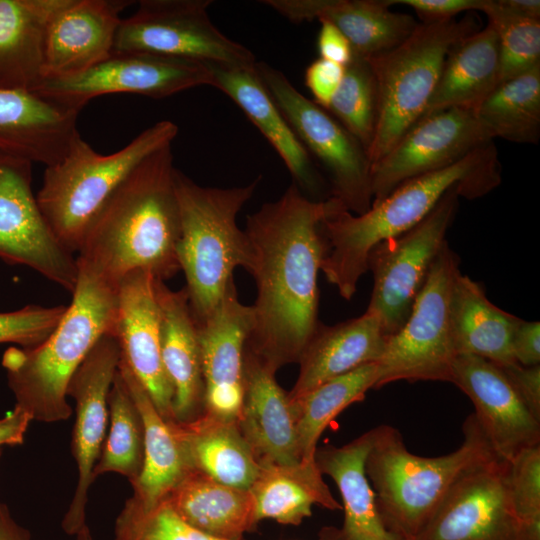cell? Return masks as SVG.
I'll return each instance as SVG.
<instances>
[{
    "instance_id": "cell-52",
    "label": "cell",
    "mask_w": 540,
    "mask_h": 540,
    "mask_svg": "<svg viewBox=\"0 0 540 540\" xmlns=\"http://www.w3.org/2000/svg\"><path fill=\"white\" fill-rule=\"evenodd\" d=\"M76 540H94L88 526L83 525L75 534Z\"/></svg>"
},
{
    "instance_id": "cell-27",
    "label": "cell",
    "mask_w": 540,
    "mask_h": 540,
    "mask_svg": "<svg viewBox=\"0 0 540 540\" xmlns=\"http://www.w3.org/2000/svg\"><path fill=\"white\" fill-rule=\"evenodd\" d=\"M156 295L160 309L161 357L173 389L174 421H190L204 402L197 324L185 287L174 291L157 279Z\"/></svg>"
},
{
    "instance_id": "cell-40",
    "label": "cell",
    "mask_w": 540,
    "mask_h": 540,
    "mask_svg": "<svg viewBox=\"0 0 540 540\" xmlns=\"http://www.w3.org/2000/svg\"><path fill=\"white\" fill-rule=\"evenodd\" d=\"M498 42V84L540 65V20L519 16L499 0H487L482 11Z\"/></svg>"
},
{
    "instance_id": "cell-30",
    "label": "cell",
    "mask_w": 540,
    "mask_h": 540,
    "mask_svg": "<svg viewBox=\"0 0 540 540\" xmlns=\"http://www.w3.org/2000/svg\"><path fill=\"white\" fill-rule=\"evenodd\" d=\"M65 0H0V89L32 91L43 80L45 34Z\"/></svg>"
},
{
    "instance_id": "cell-41",
    "label": "cell",
    "mask_w": 540,
    "mask_h": 540,
    "mask_svg": "<svg viewBox=\"0 0 540 540\" xmlns=\"http://www.w3.org/2000/svg\"><path fill=\"white\" fill-rule=\"evenodd\" d=\"M115 540H226L206 534L183 521L165 502L142 512L128 503L115 525Z\"/></svg>"
},
{
    "instance_id": "cell-2",
    "label": "cell",
    "mask_w": 540,
    "mask_h": 540,
    "mask_svg": "<svg viewBox=\"0 0 540 540\" xmlns=\"http://www.w3.org/2000/svg\"><path fill=\"white\" fill-rule=\"evenodd\" d=\"M171 144L147 156L124 180L87 229L78 265L118 285L145 270L174 277L180 266V214Z\"/></svg>"
},
{
    "instance_id": "cell-12",
    "label": "cell",
    "mask_w": 540,
    "mask_h": 540,
    "mask_svg": "<svg viewBox=\"0 0 540 540\" xmlns=\"http://www.w3.org/2000/svg\"><path fill=\"white\" fill-rule=\"evenodd\" d=\"M118 27L113 52H142L205 63L252 66L254 54L211 21V0H141Z\"/></svg>"
},
{
    "instance_id": "cell-22",
    "label": "cell",
    "mask_w": 540,
    "mask_h": 540,
    "mask_svg": "<svg viewBox=\"0 0 540 540\" xmlns=\"http://www.w3.org/2000/svg\"><path fill=\"white\" fill-rule=\"evenodd\" d=\"M275 372L246 347L243 402L236 423L259 464L295 465L301 462L295 416Z\"/></svg>"
},
{
    "instance_id": "cell-36",
    "label": "cell",
    "mask_w": 540,
    "mask_h": 540,
    "mask_svg": "<svg viewBox=\"0 0 540 540\" xmlns=\"http://www.w3.org/2000/svg\"><path fill=\"white\" fill-rule=\"evenodd\" d=\"M377 381V364L368 363L290 399L301 462L315 463L317 442L325 428L349 405L363 400Z\"/></svg>"
},
{
    "instance_id": "cell-53",
    "label": "cell",
    "mask_w": 540,
    "mask_h": 540,
    "mask_svg": "<svg viewBox=\"0 0 540 540\" xmlns=\"http://www.w3.org/2000/svg\"><path fill=\"white\" fill-rule=\"evenodd\" d=\"M2 452H3V449L0 448V458H1V456H2Z\"/></svg>"
},
{
    "instance_id": "cell-4",
    "label": "cell",
    "mask_w": 540,
    "mask_h": 540,
    "mask_svg": "<svg viewBox=\"0 0 540 540\" xmlns=\"http://www.w3.org/2000/svg\"><path fill=\"white\" fill-rule=\"evenodd\" d=\"M77 270L72 301L54 331L38 346L9 348L2 360L16 405L44 423L72 415L73 374L102 336L115 335L118 285L78 264Z\"/></svg>"
},
{
    "instance_id": "cell-39",
    "label": "cell",
    "mask_w": 540,
    "mask_h": 540,
    "mask_svg": "<svg viewBox=\"0 0 540 540\" xmlns=\"http://www.w3.org/2000/svg\"><path fill=\"white\" fill-rule=\"evenodd\" d=\"M326 110L365 148L373 141L378 119V90L366 58L354 56Z\"/></svg>"
},
{
    "instance_id": "cell-48",
    "label": "cell",
    "mask_w": 540,
    "mask_h": 540,
    "mask_svg": "<svg viewBox=\"0 0 540 540\" xmlns=\"http://www.w3.org/2000/svg\"><path fill=\"white\" fill-rule=\"evenodd\" d=\"M512 353L516 363L522 366L540 365V323L522 320L517 327Z\"/></svg>"
},
{
    "instance_id": "cell-28",
    "label": "cell",
    "mask_w": 540,
    "mask_h": 540,
    "mask_svg": "<svg viewBox=\"0 0 540 540\" xmlns=\"http://www.w3.org/2000/svg\"><path fill=\"white\" fill-rule=\"evenodd\" d=\"M373 435L371 429L343 446L316 450V465L336 483L344 509L342 527H325L319 540H403L383 523L365 473Z\"/></svg>"
},
{
    "instance_id": "cell-45",
    "label": "cell",
    "mask_w": 540,
    "mask_h": 540,
    "mask_svg": "<svg viewBox=\"0 0 540 540\" xmlns=\"http://www.w3.org/2000/svg\"><path fill=\"white\" fill-rule=\"evenodd\" d=\"M391 6L401 4L416 11L422 22L454 19L465 11H482L487 0H385Z\"/></svg>"
},
{
    "instance_id": "cell-6",
    "label": "cell",
    "mask_w": 540,
    "mask_h": 540,
    "mask_svg": "<svg viewBox=\"0 0 540 540\" xmlns=\"http://www.w3.org/2000/svg\"><path fill=\"white\" fill-rule=\"evenodd\" d=\"M262 177L243 186H202L178 169L174 186L180 214L177 258L196 322L205 319L234 283L233 272L252 264V249L237 216Z\"/></svg>"
},
{
    "instance_id": "cell-31",
    "label": "cell",
    "mask_w": 540,
    "mask_h": 540,
    "mask_svg": "<svg viewBox=\"0 0 540 540\" xmlns=\"http://www.w3.org/2000/svg\"><path fill=\"white\" fill-rule=\"evenodd\" d=\"M522 319L489 301L481 285L460 271L450 298V322L458 355L469 354L497 366L516 363L512 341Z\"/></svg>"
},
{
    "instance_id": "cell-32",
    "label": "cell",
    "mask_w": 540,
    "mask_h": 540,
    "mask_svg": "<svg viewBox=\"0 0 540 540\" xmlns=\"http://www.w3.org/2000/svg\"><path fill=\"white\" fill-rule=\"evenodd\" d=\"M171 423L193 470L221 484L249 490L260 464L235 421L204 413L190 421Z\"/></svg>"
},
{
    "instance_id": "cell-9",
    "label": "cell",
    "mask_w": 540,
    "mask_h": 540,
    "mask_svg": "<svg viewBox=\"0 0 540 540\" xmlns=\"http://www.w3.org/2000/svg\"><path fill=\"white\" fill-rule=\"evenodd\" d=\"M459 271L458 257L446 241L407 320L388 338L376 362L375 389L399 380L451 382L458 354L451 330L450 298Z\"/></svg>"
},
{
    "instance_id": "cell-24",
    "label": "cell",
    "mask_w": 540,
    "mask_h": 540,
    "mask_svg": "<svg viewBox=\"0 0 540 540\" xmlns=\"http://www.w3.org/2000/svg\"><path fill=\"white\" fill-rule=\"evenodd\" d=\"M207 64L212 73V86L235 102L257 127L284 162L294 184L302 192H322L323 177L260 81L256 63L252 66Z\"/></svg>"
},
{
    "instance_id": "cell-47",
    "label": "cell",
    "mask_w": 540,
    "mask_h": 540,
    "mask_svg": "<svg viewBox=\"0 0 540 540\" xmlns=\"http://www.w3.org/2000/svg\"><path fill=\"white\" fill-rule=\"evenodd\" d=\"M320 29L317 37L319 58L346 66L354 54L348 39L332 23L319 20Z\"/></svg>"
},
{
    "instance_id": "cell-42",
    "label": "cell",
    "mask_w": 540,
    "mask_h": 540,
    "mask_svg": "<svg viewBox=\"0 0 540 540\" xmlns=\"http://www.w3.org/2000/svg\"><path fill=\"white\" fill-rule=\"evenodd\" d=\"M509 492L523 524H540V445L520 451L509 461Z\"/></svg>"
},
{
    "instance_id": "cell-26",
    "label": "cell",
    "mask_w": 540,
    "mask_h": 540,
    "mask_svg": "<svg viewBox=\"0 0 540 540\" xmlns=\"http://www.w3.org/2000/svg\"><path fill=\"white\" fill-rule=\"evenodd\" d=\"M388 338L378 316L368 311L335 325L319 322L298 360L299 374L288 393L289 399L362 365L377 362Z\"/></svg>"
},
{
    "instance_id": "cell-23",
    "label": "cell",
    "mask_w": 540,
    "mask_h": 540,
    "mask_svg": "<svg viewBox=\"0 0 540 540\" xmlns=\"http://www.w3.org/2000/svg\"><path fill=\"white\" fill-rule=\"evenodd\" d=\"M264 5L299 24L326 20L348 39L354 56L370 58L404 42L418 22L394 12L385 0H263Z\"/></svg>"
},
{
    "instance_id": "cell-16",
    "label": "cell",
    "mask_w": 540,
    "mask_h": 540,
    "mask_svg": "<svg viewBox=\"0 0 540 540\" xmlns=\"http://www.w3.org/2000/svg\"><path fill=\"white\" fill-rule=\"evenodd\" d=\"M493 142L474 111L451 108L419 119L372 165L373 202L403 182L449 167Z\"/></svg>"
},
{
    "instance_id": "cell-33",
    "label": "cell",
    "mask_w": 540,
    "mask_h": 540,
    "mask_svg": "<svg viewBox=\"0 0 540 540\" xmlns=\"http://www.w3.org/2000/svg\"><path fill=\"white\" fill-rule=\"evenodd\" d=\"M498 71L497 36L487 24L449 51L421 118L451 108L475 112L498 85Z\"/></svg>"
},
{
    "instance_id": "cell-35",
    "label": "cell",
    "mask_w": 540,
    "mask_h": 540,
    "mask_svg": "<svg viewBox=\"0 0 540 540\" xmlns=\"http://www.w3.org/2000/svg\"><path fill=\"white\" fill-rule=\"evenodd\" d=\"M249 491L257 523L271 519L281 524L299 525L311 516L314 505L330 510L342 509L324 482L316 462L260 464L258 476Z\"/></svg>"
},
{
    "instance_id": "cell-29",
    "label": "cell",
    "mask_w": 540,
    "mask_h": 540,
    "mask_svg": "<svg viewBox=\"0 0 540 540\" xmlns=\"http://www.w3.org/2000/svg\"><path fill=\"white\" fill-rule=\"evenodd\" d=\"M118 371L137 406L144 430L143 465L132 484L134 494L127 503L148 512L163 503L193 469L171 421L158 412L143 385L121 358Z\"/></svg>"
},
{
    "instance_id": "cell-7",
    "label": "cell",
    "mask_w": 540,
    "mask_h": 540,
    "mask_svg": "<svg viewBox=\"0 0 540 540\" xmlns=\"http://www.w3.org/2000/svg\"><path fill=\"white\" fill-rule=\"evenodd\" d=\"M177 134L175 123L162 120L120 150L103 155L78 133L66 155L45 168L36 194L44 221L60 245L78 253L88 227L119 186L147 156L172 144Z\"/></svg>"
},
{
    "instance_id": "cell-21",
    "label": "cell",
    "mask_w": 540,
    "mask_h": 540,
    "mask_svg": "<svg viewBox=\"0 0 540 540\" xmlns=\"http://www.w3.org/2000/svg\"><path fill=\"white\" fill-rule=\"evenodd\" d=\"M129 0H65L48 23L43 79L78 75L108 58Z\"/></svg>"
},
{
    "instance_id": "cell-10",
    "label": "cell",
    "mask_w": 540,
    "mask_h": 540,
    "mask_svg": "<svg viewBox=\"0 0 540 540\" xmlns=\"http://www.w3.org/2000/svg\"><path fill=\"white\" fill-rule=\"evenodd\" d=\"M255 70L295 135L327 171L331 196L355 215L372 205V165L367 151L326 109L305 97L286 75L266 62Z\"/></svg>"
},
{
    "instance_id": "cell-5",
    "label": "cell",
    "mask_w": 540,
    "mask_h": 540,
    "mask_svg": "<svg viewBox=\"0 0 540 540\" xmlns=\"http://www.w3.org/2000/svg\"><path fill=\"white\" fill-rule=\"evenodd\" d=\"M373 431L365 473L383 523L403 540H415L464 474L497 456L475 414L463 423L459 448L438 457L411 453L393 426Z\"/></svg>"
},
{
    "instance_id": "cell-44",
    "label": "cell",
    "mask_w": 540,
    "mask_h": 540,
    "mask_svg": "<svg viewBox=\"0 0 540 540\" xmlns=\"http://www.w3.org/2000/svg\"><path fill=\"white\" fill-rule=\"evenodd\" d=\"M345 66L318 58L305 70V85L313 96V101L326 109L343 79Z\"/></svg>"
},
{
    "instance_id": "cell-46",
    "label": "cell",
    "mask_w": 540,
    "mask_h": 540,
    "mask_svg": "<svg viewBox=\"0 0 540 540\" xmlns=\"http://www.w3.org/2000/svg\"><path fill=\"white\" fill-rule=\"evenodd\" d=\"M531 414L540 421V365L499 366Z\"/></svg>"
},
{
    "instance_id": "cell-8",
    "label": "cell",
    "mask_w": 540,
    "mask_h": 540,
    "mask_svg": "<svg viewBox=\"0 0 540 540\" xmlns=\"http://www.w3.org/2000/svg\"><path fill=\"white\" fill-rule=\"evenodd\" d=\"M473 17L421 22L400 45L366 58L378 90V119L368 149L371 165L422 117L452 47L475 32Z\"/></svg>"
},
{
    "instance_id": "cell-51",
    "label": "cell",
    "mask_w": 540,
    "mask_h": 540,
    "mask_svg": "<svg viewBox=\"0 0 540 540\" xmlns=\"http://www.w3.org/2000/svg\"><path fill=\"white\" fill-rule=\"evenodd\" d=\"M511 12L529 19L540 20L539 0H499Z\"/></svg>"
},
{
    "instance_id": "cell-13",
    "label": "cell",
    "mask_w": 540,
    "mask_h": 540,
    "mask_svg": "<svg viewBox=\"0 0 540 540\" xmlns=\"http://www.w3.org/2000/svg\"><path fill=\"white\" fill-rule=\"evenodd\" d=\"M212 86L207 63L142 52H113L78 75L43 79L31 92L80 112L95 97L130 93L155 99L199 86Z\"/></svg>"
},
{
    "instance_id": "cell-34",
    "label": "cell",
    "mask_w": 540,
    "mask_h": 540,
    "mask_svg": "<svg viewBox=\"0 0 540 540\" xmlns=\"http://www.w3.org/2000/svg\"><path fill=\"white\" fill-rule=\"evenodd\" d=\"M190 526L211 536L241 540L257 524L249 490L191 471L164 501Z\"/></svg>"
},
{
    "instance_id": "cell-17",
    "label": "cell",
    "mask_w": 540,
    "mask_h": 540,
    "mask_svg": "<svg viewBox=\"0 0 540 540\" xmlns=\"http://www.w3.org/2000/svg\"><path fill=\"white\" fill-rule=\"evenodd\" d=\"M120 358L116 336H102L77 368L67 388V397L75 401L72 453L78 480L62 527L71 535L86 524L88 491L94 481L93 470L106 437L108 397Z\"/></svg>"
},
{
    "instance_id": "cell-11",
    "label": "cell",
    "mask_w": 540,
    "mask_h": 540,
    "mask_svg": "<svg viewBox=\"0 0 540 540\" xmlns=\"http://www.w3.org/2000/svg\"><path fill=\"white\" fill-rule=\"evenodd\" d=\"M460 191L450 189L417 225L380 242L367 257L373 289L366 311L378 316L385 334L407 320L456 215Z\"/></svg>"
},
{
    "instance_id": "cell-3",
    "label": "cell",
    "mask_w": 540,
    "mask_h": 540,
    "mask_svg": "<svg viewBox=\"0 0 540 540\" xmlns=\"http://www.w3.org/2000/svg\"><path fill=\"white\" fill-rule=\"evenodd\" d=\"M500 180L497 149L491 142L449 167L403 182L363 214L338 209L321 224L325 253L320 270L341 297L350 300L374 246L417 225L450 189L458 187L460 196L474 199Z\"/></svg>"
},
{
    "instance_id": "cell-19",
    "label": "cell",
    "mask_w": 540,
    "mask_h": 540,
    "mask_svg": "<svg viewBox=\"0 0 540 540\" xmlns=\"http://www.w3.org/2000/svg\"><path fill=\"white\" fill-rule=\"evenodd\" d=\"M156 278L135 270L118 284L115 336L121 359L143 385L158 412L173 417V389L161 357L160 309Z\"/></svg>"
},
{
    "instance_id": "cell-37",
    "label": "cell",
    "mask_w": 540,
    "mask_h": 540,
    "mask_svg": "<svg viewBox=\"0 0 540 540\" xmlns=\"http://www.w3.org/2000/svg\"><path fill=\"white\" fill-rule=\"evenodd\" d=\"M475 115L493 139L536 144L540 137V65L498 84Z\"/></svg>"
},
{
    "instance_id": "cell-25",
    "label": "cell",
    "mask_w": 540,
    "mask_h": 540,
    "mask_svg": "<svg viewBox=\"0 0 540 540\" xmlns=\"http://www.w3.org/2000/svg\"><path fill=\"white\" fill-rule=\"evenodd\" d=\"M79 113L31 91L0 89V152L52 166L79 133Z\"/></svg>"
},
{
    "instance_id": "cell-15",
    "label": "cell",
    "mask_w": 540,
    "mask_h": 540,
    "mask_svg": "<svg viewBox=\"0 0 540 540\" xmlns=\"http://www.w3.org/2000/svg\"><path fill=\"white\" fill-rule=\"evenodd\" d=\"M508 475L498 456L468 471L415 540H540L516 515Z\"/></svg>"
},
{
    "instance_id": "cell-18",
    "label": "cell",
    "mask_w": 540,
    "mask_h": 540,
    "mask_svg": "<svg viewBox=\"0 0 540 540\" xmlns=\"http://www.w3.org/2000/svg\"><path fill=\"white\" fill-rule=\"evenodd\" d=\"M252 306L239 301L235 284L215 309L196 322L204 383V413L237 421L244 392V355L253 327Z\"/></svg>"
},
{
    "instance_id": "cell-1",
    "label": "cell",
    "mask_w": 540,
    "mask_h": 540,
    "mask_svg": "<svg viewBox=\"0 0 540 540\" xmlns=\"http://www.w3.org/2000/svg\"><path fill=\"white\" fill-rule=\"evenodd\" d=\"M340 208L345 207L338 199H311L293 183L279 199L247 217L248 272L257 297L246 347L276 371L298 362L319 323L317 279L325 253L321 224Z\"/></svg>"
},
{
    "instance_id": "cell-14",
    "label": "cell",
    "mask_w": 540,
    "mask_h": 540,
    "mask_svg": "<svg viewBox=\"0 0 540 540\" xmlns=\"http://www.w3.org/2000/svg\"><path fill=\"white\" fill-rule=\"evenodd\" d=\"M0 259L23 265L72 293L76 258L49 230L32 190V162L0 152Z\"/></svg>"
},
{
    "instance_id": "cell-38",
    "label": "cell",
    "mask_w": 540,
    "mask_h": 540,
    "mask_svg": "<svg viewBox=\"0 0 540 540\" xmlns=\"http://www.w3.org/2000/svg\"><path fill=\"white\" fill-rule=\"evenodd\" d=\"M108 407L110 427L93 478L113 472L133 484L143 465L144 430L137 406L118 370L110 389Z\"/></svg>"
},
{
    "instance_id": "cell-50",
    "label": "cell",
    "mask_w": 540,
    "mask_h": 540,
    "mask_svg": "<svg viewBox=\"0 0 540 540\" xmlns=\"http://www.w3.org/2000/svg\"><path fill=\"white\" fill-rule=\"evenodd\" d=\"M0 540H30V533L12 517L6 504L0 502Z\"/></svg>"
},
{
    "instance_id": "cell-49",
    "label": "cell",
    "mask_w": 540,
    "mask_h": 540,
    "mask_svg": "<svg viewBox=\"0 0 540 540\" xmlns=\"http://www.w3.org/2000/svg\"><path fill=\"white\" fill-rule=\"evenodd\" d=\"M32 420L31 415L17 405L11 412L0 418V448L5 445H22Z\"/></svg>"
},
{
    "instance_id": "cell-43",
    "label": "cell",
    "mask_w": 540,
    "mask_h": 540,
    "mask_svg": "<svg viewBox=\"0 0 540 540\" xmlns=\"http://www.w3.org/2000/svg\"><path fill=\"white\" fill-rule=\"evenodd\" d=\"M67 307L27 305L19 310L0 313V343H15L32 348L44 342L54 331Z\"/></svg>"
},
{
    "instance_id": "cell-20",
    "label": "cell",
    "mask_w": 540,
    "mask_h": 540,
    "mask_svg": "<svg viewBox=\"0 0 540 540\" xmlns=\"http://www.w3.org/2000/svg\"><path fill=\"white\" fill-rule=\"evenodd\" d=\"M451 383L474 404V414L498 457L510 461L520 451L540 445V421L499 366L478 356L460 354L453 364Z\"/></svg>"
}]
</instances>
